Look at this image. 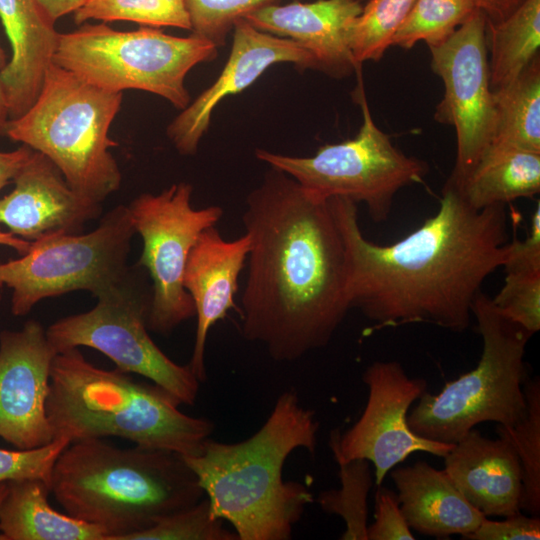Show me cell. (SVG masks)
Here are the masks:
<instances>
[{
	"mask_svg": "<svg viewBox=\"0 0 540 540\" xmlns=\"http://www.w3.org/2000/svg\"><path fill=\"white\" fill-rule=\"evenodd\" d=\"M328 201L344 243L350 309L374 322L373 330L413 323L468 328L484 281L506 257L505 205L475 209L447 180L435 215L382 245L364 236L356 203Z\"/></svg>",
	"mask_w": 540,
	"mask_h": 540,
	"instance_id": "1",
	"label": "cell"
},
{
	"mask_svg": "<svg viewBox=\"0 0 540 540\" xmlns=\"http://www.w3.org/2000/svg\"><path fill=\"white\" fill-rule=\"evenodd\" d=\"M242 221L250 238L243 337L279 362L326 346L350 310L345 248L328 199L270 167Z\"/></svg>",
	"mask_w": 540,
	"mask_h": 540,
	"instance_id": "2",
	"label": "cell"
},
{
	"mask_svg": "<svg viewBox=\"0 0 540 540\" xmlns=\"http://www.w3.org/2000/svg\"><path fill=\"white\" fill-rule=\"evenodd\" d=\"M318 429L314 411L287 390L251 437L237 443L208 438L197 453L182 457L211 516L229 522L238 540H287L314 499L303 484L283 480V466L296 449L314 454Z\"/></svg>",
	"mask_w": 540,
	"mask_h": 540,
	"instance_id": "3",
	"label": "cell"
},
{
	"mask_svg": "<svg viewBox=\"0 0 540 540\" xmlns=\"http://www.w3.org/2000/svg\"><path fill=\"white\" fill-rule=\"evenodd\" d=\"M50 493L67 514L101 528L107 540H127L204 496L181 455L120 448L102 438L71 442L61 452Z\"/></svg>",
	"mask_w": 540,
	"mask_h": 540,
	"instance_id": "4",
	"label": "cell"
},
{
	"mask_svg": "<svg viewBox=\"0 0 540 540\" xmlns=\"http://www.w3.org/2000/svg\"><path fill=\"white\" fill-rule=\"evenodd\" d=\"M179 405L154 383L136 381L117 368L96 367L78 347L53 359L46 414L54 438L71 443L115 436L143 448L193 455L214 424L181 412Z\"/></svg>",
	"mask_w": 540,
	"mask_h": 540,
	"instance_id": "5",
	"label": "cell"
},
{
	"mask_svg": "<svg viewBox=\"0 0 540 540\" xmlns=\"http://www.w3.org/2000/svg\"><path fill=\"white\" fill-rule=\"evenodd\" d=\"M122 97L52 62L37 99L10 119L6 136L45 155L76 193L102 204L122 179L109 136Z\"/></svg>",
	"mask_w": 540,
	"mask_h": 540,
	"instance_id": "6",
	"label": "cell"
},
{
	"mask_svg": "<svg viewBox=\"0 0 540 540\" xmlns=\"http://www.w3.org/2000/svg\"><path fill=\"white\" fill-rule=\"evenodd\" d=\"M471 311L483 341L481 357L439 393L426 391L418 399L407 422L422 438L455 444L480 423L513 426L525 415L524 354L532 334L503 317L482 291Z\"/></svg>",
	"mask_w": 540,
	"mask_h": 540,
	"instance_id": "7",
	"label": "cell"
},
{
	"mask_svg": "<svg viewBox=\"0 0 540 540\" xmlns=\"http://www.w3.org/2000/svg\"><path fill=\"white\" fill-rule=\"evenodd\" d=\"M217 48L195 34L178 37L148 26L118 31L107 23L85 22L60 33L53 63L101 89L149 92L183 110L191 102L186 75L214 60Z\"/></svg>",
	"mask_w": 540,
	"mask_h": 540,
	"instance_id": "8",
	"label": "cell"
},
{
	"mask_svg": "<svg viewBox=\"0 0 540 540\" xmlns=\"http://www.w3.org/2000/svg\"><path fill=\"white\" fill-rule=\"evenodd\" d=\"M360 68L356 70L354 99L361 108L363 121L354 138L326 144L308 157L265 149H256L255 156L317 197H341L365 204L371 219L381 223L388 219L396 194L406 186L422 182L429 167L425 161L404 154L375 124Z\"/></svg>",
	"mask_w": 540,
	"mask_h": 540,
	"instance_id": "9",
	"label": "cell"
},
{
	"mask_svg": "<svg viewBox=\"0 0 540 540\" xmlns=\"http://www.w3.org/2000/svg\"><path fill=\"white\" fill-rule=\"evenodd\" d=\"M135 233L127 206L119 205L91 232L31 242L19 259L0 264L12 314L24 316L49 297L86 290L98 298L122 285L133 273L127 259Z\"/></svg>",
	"mask_w": 540,
	"mask_h": 540,
	"instance_id": "10",
	"label": "cell"
},
{
	"mask_svg": "<svg viewBox=\"0 0 540 540\" xmlns=\"http://www.w3.org/2000/svg\"><path fill=\"white\" fill-rule=\"evenodd\" d=\"M151 291L134 272L129 279L97 298L87 312L55 321L46 329L57 353L70 348H93L112 360L116 368L149 379L180 404L193 405L200 381L189 365L171 360L148 334Z\"/></svg>",
	"mask_w": 540,
	"mask_h": 540,
	"instance_id": "11",
	"label": "cell"
},
{
	"mask_svg": "<svg viewBox=\"0 0 540 540\" xmlns=\"http://www.w3.org/2000/svg\"><path fill=\"white\" fill-rule=\"evenodd\" d=\"M192 193L191 184L179 182L158 194L143 193L127 205L135 232L143 240L138 266L152 280L147 327L160 335L170 334L195 316L183 286L186 261L199 235L223 216L219 206L194 208Z\"/></svg>",
	"mask_w": 540,
	"mask_h": 540,
	"instance_id": "12",
	"label": "cell"
},
{
	"mask_svg": "<svg viewBox=\"0 0 540 540\" xmlns=\"http://www.w3.org/2000/svg\"><path fill=\"white\" fill-rule=\"evenodd\" d=\"M429 50L431 69L444 85L434 119L456 132L455 164L447 180L460 188L489 147L493 133L486 16L477 10L451 37Z\"/></svg>",
	"mask_w": 540,
	"mask_h": 540,
	"instance_id": "13",
	"label": "cell"
},
{
	"mask_svg": "<svg viewBox=\"0 0 540 540\" xmlns=\"http://www.w3.org/2000/svg\"><path fill=\"white\" fill-rule=\"evenodd\" d=\"M368 399L358 421L347 431L330 433L336 461L366 459L375 468V483L414 452L444 457L454 444L431 441L408 426L410 406L427 391V381L407 375L397 361H375L362 374Z\"/></svg>",
	"mask_w": 540,
	"mask_h": 540,
	"instance_id": "14",
	"label": "cell"
},
{
	"mask_svg": "<svg viewBox=\"0 0 540 540\" xmlns=\"http://www.w3.org/2000/svg\"><path fill=\"white\" fill-rule=\"evenodd\" d=\"M56 354L37 320H28L19 331L0 333V438L17 449L54 440L46 401Z\"/></svg>",
	"mask_w": 540,
	"mask_h": 540,
	"instance_id": "15",
	"label": "cell"
},
{
	"mask_svg": "<svg viewBox=\"0 0 540 540\" xmlns=\"http://www.w3.org/2000/svg\"><path fill=\"white\" fill-rule=\"evenodd\" d=\"M232 30L230 55L218 78L167 127V136L181 155L197 152L217 105L248 88L270 66L291 63L301 70H317L314 56L291 39L261 31L244 18L238 19Z\"/></svg>",
	"mask_w": 540,
	"mask_h": 540,
	"instance_id": "16",
	"label": "cell"
},
{
	"mask_svg": "<svg viewBox=\"0 0 540 540\" xmlns=\"http://www.w3.org/2000/svg\"><path fill=\"white\" fill-rule=\"evenodd\" d=\"M12 182L14 189L0 199V224L26 241L81 233L101 215V203L76 193L40 152H33Z\"/></svg>",
	"mask_w": 540,
	"mask_h": 540,
	"instance_id": "17",
	"label": "cell"
},
{
	"mask_svg": "<svg viewBox=\"0 0 540 540\" xmlns=\"http://www.w3.org/2000/svg\"><path fill=\"white\" fill-rule=\"evenodd\" d=\"M250 249L245 233L225 240L216 226L205 229L192 246L184 269L183 286L197 317L189 367L201 382L206 380L205 350L209 330L235 307L234 295Z\"/></svg>",
	"mask_w": 540,
	"mask_h": 540,
	"instance_id": "18",
	"label": "cell"
},
{
	"mask_svg": "<svg viewBox=\"0 0 540 540\" xmlns=\"http://www.w3.org/2000/svg\"><path fill=\"white\" fill-rule=\"evenodd\" d=\"M362 7L358 0L274 3L244 19L261 31L295 41L314 56L317 70L343 78L361 67L353 59L349 34Z\"/></svg>",
	"mask_w": 540,
	"mask_h": 540,
	"instance_id": "19",
	"label": "cell"
},
{
	"mask_svg": "<svg viewBox=\"0 0 540 540\" xmlns=\"http://www.w3.org/2000/svg\"><path fill=\"white\" fill-rule=\"evenodd\" d=\"M471 429L445 454L444 470L464 498L485 517L521 511L522 470L511 442Z\"/></svg>",
	"mask_w": 540,
	"mask_h": 540,
	"instance_id": "20",
	"label": "cell"
},
{
	"mask_svg": "<svg viewBox=\"0 0 540 540\" xmlns=\"http://www.w3.org/2000/svg\"><path fill=\"white\" fill-rule=\"evenodd\" d=\"M0 22L12 52L0 76L15 119L37 99L60 33L39 0H0Z\"/></svg>",
	"mask_w": 540,
	"mask_h": 540,
	"instance_id": "21",
	"label": "cell"
},
{
	"mask_svg": "<svg viewBox=\"0 0 540 540\" xmlns=\"http://www.w3.org/2000/svg\"><path fill=\"white\" fill-rule=\"evenodd\" d=\"M391 478L408 526L420 534L437 539L451 535L464 538L485 518L464 498L445 470L425 461L394 469Z\"/></svg>",
	"mask_w": 540,
	"mask_h": 540,
	"instance_id": "22",
	"label": "cell"
},
{
	"mask_svg": "<svg viewBox=\"0 0 540 540\" xmlns=\"http://www.w3.org/2000/svg\"><path fill=\"white\" fill-rule=\"evenodd\" d=\"M49 493L41 479L9 481L0 508V540H107L98 526L53 509Z\"/></svg>",
	"mask_w": 540,
	"mask_h": 540,
	"instance_id": "23",
	"label": "cell"
},
{
	"mask_svg": "<svg viewBox=\"0 0 540 540\" xmlns=\"http://www.w3.org/2000/svg\"><path fill=\"white\" fill-rule=\"evenodd\" d=\"M459 189L478 210L533 197L540 191V153L488 147Z\"/></svg>",
	"mask_w": 540,
	"mask_h": 540,
	"instance_id": "24",
	"label": "cell"
},
{
	"mask_svg": "<svg viewBox=\"0 0 540 540\" xmlns=\"http://www.w3.org/2000/svg\"><path fill=\"white\" fill-rule=\"evenodd\" d=\"M489 147L540 153L539 55L510 83L493 91Z\"/></svg>",
	"mask_w": 540,
	"mask_h": 540,
	"instance_id": "25",
	"label": "cell"
},
{
	"mask_svg": "<svg viewBox=\"0 0 540 540\" xmlns=\"http://www.w3.org/2000/svg\"><path fill=\"white\" fill-rule=\"evenodd\" d=\"M490 87L512 82L539 55L540 0H525L500 21L486 18Z\"/></svg>",
	"mask_w": 540,
	"mask_h": 540,
	"instance_id": "26",
	"label": "cell"
},
{
	"mask_svg": "<svg viewBox=\"0 0 540 540\" xmlns=\"http://www.w3.org/2000/svg\"><path fill=\"white\" fill-rule=\"evenodd\" d=\"M525 415L513 426H496L513 445L522 470L521 510L530 515L540 513V382L536 377L523 386Z\"/></svg>",
	"mask_w": 540,
	"mask_h": 540,
	"instance_id": "27",
	"label": "cell"
},
{
	"mask_svg": "<svg viewBox=\"0 0 540 540\" xmlns=\"http://www.w3.org/2000/svg\"><path fill=\"white\" fill-rule=\"evenodd\" d=\"M336 462L341 486L322 491L317 502L325 513L344 520L342 540H367V499L373 484L370 462L361 458Z\"/></svg>",
	"mask_w": 540,
	"mask_h": 540,
	"instance_id": "28",
	"label": "cell"
},
{
	"mask_svg": "<svg viewBox=\"0 0 540 540\" xmlns=\"http://www.w3.org/2000/svg\"><path fill=\"white\" fill-rule=\"evenodd\" d=\"M477 10L471 0H415L392 46L411 49L420 41L439 45Z\"/></svg>",
	"mask_w": 540,
	"mask_h": 540,
	"instance_id": "29",
	"label": "cell"
},
{
	"mask_svg": "<svg viewBox=\"0 0 540 540\" xmlns=\"http://www.w3.org/2000/svg\"><path fill=\"white\" fill-rule=\"evenodd\" d=\"M415 0H369L354 20L349 46L355 63L379 61Z\"/></svg>",
	"mask_w": 540,
	"mask_h": 540,
	"instance_id": "30",
	"label": "cell"
},
{
	"mask_svg": "<svg viewBox=\"0 0 540 540\" xmlns=\"http://www.w3.org/2000/svg\"><path fill=\"white\" fill-rule=\"evenodd\" d=\"M73 17L76 24L88 20L127 21L148 27L191 31L185 0H85Z\"/></svg>",
	"mask_w": 540,
	"mask_h": 540,
	"instance_id": "31",
	"label": "cell"
},
{
	"mask_svg": "<svg viewBox=\"0 0 540 540\" xmlns=\"http://www.w3.org/2000/svg\"><path fill=\"white\" fill-rule=\"evenodd\" d=\"M127 540H238L223 521L213 518L207 498L176 511L148 529L130 535Z\"/></svg>",
	"mask_w": 540,
	"mask_h": 540,
	"instance_id": "32",
	"label": "cell"
},
{
	"mask_svg": "<svg viewBox=\"0 0 540 540\" xmlns=\"http://www.w3.org/2000/svg\"><path fill=\"white\" fill-rule=\"evenodd\" d=\"M496 310L532 335L540 329V271H505L498 294L491 298Z\"/></svg>",
	"mask_w": 540,
	"mask_h": 540,
	"instance_id": "33",
	"label": "cell"
},
{
	"mask_svg": "<svg viewBox=\"0 0 540 540\" xmlns=\"http://www.w3.org/2000/svg\"><path fill=\"white\" fill-rule=\"evenodd\" d=\"M276 0H185L192 34L210 40L217 47L226 43L234 23Z\"/></svg>",
	"mask_w": 540,
	"mask_h": 540,
	"instance_id": "34",
	"label": "cell"
},
{
	"mask_svg": "<svg viewBox=\"0 0 540 540\" xmlns=\"http://www.w3.org/2000/svg\"><path fill=\"white\" fill-rule=\"evenodd\" d=\"M69 444L66 437H57L49 444L35 449L0 448V482L41 479L50 487L54 464Z\"/></svg>",
	"mask_w": 540,
	"mask_h": 540,
	"instance_id": "35",
	"label": "cell"
},
{
	"mask_svg": "<svg viewBox=\"0 0 540 540\" xmlns=\"http://www.w3.org/2000/svg\"><path fill=\"white\" fill-rule=\"evenodd\" d=\"M414 539L396 492L379 485L375 494V520L367 526V540Z\"/></svg>",
	"mask_w": 540,
	"mask_h": 540,
	"instance_id": "36",
	"label": "cell"
},
{
	"mask_svg": "<svg viewBox=\"0 0 540 540\" xmlns=\"http://www.w3.org/2000/svg\"><path fill=\"white\" fill-rule=\"evenodd\" d=\"M503 521L488 520L463 539L468 540H538L540 539V518L525 516L521 512L506 516Z\"/></svg>",
	"mask_w": 540,
	"mask_h": 540,
	"instance_id": "37",
	"label": "cell"
},
{
	"mask_svg": "<svg viewBox=\"0 0 540 540\" xmlns=\"http://www.w3.org/2000/svg\"><path fill=\"white\" fill-rule=\"evenodd\" d=\"M34 150L22 144L13 151L0 152V191L13 181L19 170L30 159Z\"/></svg>",
	"mask_w": 540,
	"mask_h": 540,
	"instance_id": "38",
	"label": "cell"
},
{
	"mask_svg": "<svg viewBox=\"0 0 540 540\" xmlns=\"http://www.w3.org/2000/svg\"><path fill=\"white\" fill-rule=\"evenodd\" d=\"M488 20L500 21L510 15L525 0H471Z\"/></svg>",
	"mask_w": 540,
	"mask_h": 540,
	"instance_id": "39",
	"label": "cell"
},
{
	"mask_svg": "<svg viewBox=\"0 0 540 540\" xmlns=\"http://www.w3.org/2000/svg\"><path fill=\"white\" fill-rule=\"evenodd\" d=\"M84 1L85 0H39L54 22L65 15L73 14Z\"/></svg>",
	"mask_w": 540,
	"mask_h": 540,
	"instance_id": "40",
	"label": "cell"
},
{
	"mask_svg": "<svg viewBox=\"0 0 540 540\" xmlns=\"http://www.w3.org/2000/svg\"><path fill=\"white\" fill-rule=\"evenodd\" d=\"M7 62V54L0 43V73ZM10 119L9 104L0 76V136L6 135Z\"/></svg>",
	"mask_w": 540,
	"mask_h": 540,
	"instance_id": "41",
	"label": "cell"
},
{
	"mask_svg": "<svg viewBox=\"0 0 540 540\" xmlns=\"http://www.w3.org/2000/svg\"><path fill=\"white\" fill-rule=\"evenodd\" d=\"M0 245L13 248L23 255L29 250L31 242L21 239L10 232L2 231L0 228Z\"/></svg>",
	"mask_w": 540,
	"mask_h": 540,
	"instance_id": "42",
	"label": "cell"
},
{
	"mask_svg": "<svg viewBox=\"0 0 540 540\" xmlns=\"http://www.w3.org/2000/svg\"><path fill=\"white\" fill-rule=\"evenodd\" d=\"M8 492V482H0V508Z\"/></svg>",
	"mask_w": 540,
	"mask_h": 540,
	"instance_id": "43",
	"label": "cell"
}]
</instances>
